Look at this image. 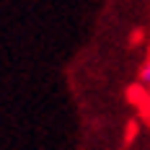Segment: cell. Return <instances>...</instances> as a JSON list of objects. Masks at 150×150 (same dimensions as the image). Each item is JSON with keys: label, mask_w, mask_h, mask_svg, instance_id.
<instances>
[{"label": "cell", "mask_w": 150, "mask_h": 150, "mask_svg": "<svg viewBox=\"0 0 150 150\" xmlns=\"http://www.w3.org/2000/svg\"><path fill=\"white\" fill-rule=\"evenodd\" d=\"M140 83H142V86H150V62L140 70Z\"/></svg>", "instance_id": "1"}]
</instances>
